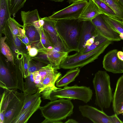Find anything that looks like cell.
<instances>
[{
    "label": "cell",
    "instance_id": "obj_39",
    "mask_svg": "<svg viewBox=\"0 0 123 123\" xmlns=\"http://www.w3.org/2000/svg\"><path fill=\"white\" fill-rule=\"evenodd\" d=\"M19 39L27 47H28V45L26 43L25 38L24 37L21 36H20L18 37Z\"/></svg>",
    "mask_w": 123,
    "mask_h": 123
},
{
    "label": "cell",
    "instance_id": "obj_30",
    "mask_svg": "<svg viewBox=\"0 0 123 123\" xmlns=\"http://www.w3.org/2000/svg\"><path fill=\"white\" fill-rule=\"evenodd\" d=\"M98 5L103 14L118 18L114 11L107 4L100 0H93Z\"/></svg>",
    "mask_w": 123,
    "mask_h": 123
},
{
    "label": "cell",
    "instance_id": "obj_5",
    "mask_svg": "<svg viewBox=\"0 0 123 123\" xmlns=\"http://www.w3.org/2000/svg\"><path fill=\"white\" fill-rule=\"evenodd\" d=\"M112 41L108 40L102 44L94 50L88 52L68 55L62 61L59 68L64 69H73L81 68L93 62L104 51Z\"/></svg>",
    "mask_w": 123,
    "mask_h": 123
},
{
    "label": "cell",
    "instance_id": "obj_13",
    "mask_svg": "<svg viewBox=\"0 0 123 123\" xmlns=\"http://www.w3.org/2000/svg\"><path fill=\"white\" fill-rule=\"evenodd\" d=\"M118 51L117 49L112 50L104 56L103 67L106 71L114 74L123 73V61L118 57Z\"/></svg>",
    "mask_w": 123,
    "mask_h": 123
},
{
    "label": "cell",
    "instance_id": "obj_38",
    "mask_svg": "<svg viewBox=\"0 0 123 123\" xmlns=\"http://www.w3.org/2000/svg\"><path fill=\"white\" fill-rule=\"evenodd\" d=\"M117 55L120 59L123 61V52L122 51H118Z\"/></svg>",
    "mask_w": 123,
    "mask_h": 123
},
{
    "label": "cell",
    "instance_id": "obj_21",
    "mask_svg": "<svg viewBox=\"0 0 123 123\" xmlns=\"http://www.w3.org/2000/svg\"><path fill=\"white\" fill-rule=\"evenodd\" d=\"M33 22L32 24L23 26V28L25 31V35L29 40V45L32 47L36 48L40 40L41 28L36 27L33 24Z\"/></svg>",
    "mask_w": 123,
    "mask_h": 123
},
{
    "label": "cell",
    "instance_id": "obj_32",
    "mask_svg": "<svg viewBox=\"0 0 123 123\" xmlns=\"http://www.w3.org/2000/svg\"><path fill=\"white\" fill-rule=\"evenodd\" d=\"M106 38L100 35L96 36L93 43L90 46L86 48L80 52V53H84L91 51L96 48L104 43L108 41Z\"/></svg>",
    "mask_w": 123,
    "mask_h": 123
},
{
    "label": "cell",
    "instance_id": "obj_47",
    "mask_svg": "<svg viewBox=\"0 0 123 123\" xmlns=\"http://www.w3.org/2000/svg\"><path fill=\"white\" fill-rule=\"evenodd\" d=\"M122 51L123 52V47L122 48Z\"/></svg>",
    "mask_w": 123,
    "mask_h": 123
},
{
    "label": "cell",
    "instance_id": "obj_29",
    "mask_svg": "<svg viewBox=\"0 0 123 123\" xmlns=\"http://www.w3.org/2000/svg\"><path fill=\"white\" fill-rule=\"evenodd\" d=\"M48 63L39 60L33 57H31L29 64L28 76L33 72L38 71L45 66Z\"/></svg>",
    "mask_w": 123,
    "mask_h": 123
},
{
    "label": "cell",
    "instance_id": "obj_12",
    "mask_svg": "<svg viewBox=\"0 0 123 123\" xmlns=\"http://www.w3.org/2000/svg\"><path fill=\"white\" fill-rule=\"evenodd\" d=\"M91 21L100 34L108 40L118 41L122 39L120 35L110 27L101 14L98 15Z\"/></svg>",
    "mask_w": 123,
    "mask_h": 123
},
{
    "label": "cell",
    "instance_id": "obj_11",
    "mask_svg": "<svg viewBox=\"0 0 123 123\" xmlns=\"http://www.w3.org/2000/svg\"><path fill=\"white\" fill-rule=\"evenodd\" d=\"M79 111L84 117L94 123H112L111 116L107 115L103 111L100 110L87 105H80Z\"/></svg>",
    "mask_w": 123,
    "mask_h": 123
},
{
    "label": "cell",
    "instance_id": "obj_24",
    "mask_svg": "<svg viewBox=\"0 0 123 123\" xmlns=\"http://www.w3.org/2000/svg\"><path fill=\"white\" fill-rule=\"evenodd\" d=\"M101 15L110 27L120 35L123 36V23L122 20L104 14Z\"/></svg>",
    "mask_w": 123,
    "mask_h": 123
},
{
    "label": "cell",
    "instance_id": "obj_6",
    "mask_svg": "<svg viewBox=\"0 0 123 123\" xmlns=\"http://www.w3.org/2000/svg\"><path fill=\"white\" fill-rule=\"evenodd\" d=\"M92 90L90 87L75 85L64 87L63 88L52 92L50 95V100L60 98L77 99L87 103L92 100Z\"/></svg>",
    "mask_w": 123,
    "mask_h": 123
},
{
    "label": "cell",
    "instance_id": "obj_27",
    "mask_svg": "<svg viewBox=\"0 0 123 123\" xmlns=\"http://www.w3.org/2000/svg\"><path fill=\"white\" fill-rule=\"evenodd\" d=\"M6 37H0V47L1 53L6 58L7 60L15 65L14 56L9 47L5 42Z\"/></svg>",
    "mask_w": 123,
    "mask_h": 123
},
{
    "label": "cell",
    "instance_id": "obj_9",
    "mask_svg": "<svg viewBox=\"0 0 123 123\" xmlns=\"http://www.w3.org/2000/svg\"><path fill=\"white\" fill-rule=\"evenodd\" d=\"M100 35L91 21H82L77 52H80L93 42L95 37Z\"/></svg>",
    "mask_w": 123,
    "mask_h": 123
},
{
    "label": "cell",
    "instance_id": "obj_45",
    "mask_svg": "<svg viewBox=\"0 0 123 123\" xmlns=\"http://www.w3.org/2000/svg\"><path fill=\"white\" fill-rule=\"evenodd\" d=\"M31 48V45H29L28 46V51Z\"/></svg>",
    "mask_w": 123,
    "mask_h": 123
},
{
    "label": "cell",
    "instance_id": "obj_48",
    "mask_svg": "<svg viewBox=\"0 0 123 123\" xmlns=\"http://www.w3.org/2000/svg\"><path fill=\"white\" fill-rule=\"evenodd\" d=\"M122 21V22H123V20Z\"/></svg>",
    "mask_w": 123,
    "mask_h": 123
},
{
    "label": "cell",
    "instance_id": "obj_7",
    "mask_svg": "<svg viewBox=\"0 0 123 123\" xmlns=\"http://www.w3.org/2000/svg\"><path fill=\"white\" fill-rule=\"evenodd\" d=\"M87 0L72 3L65 8L56 12L49 17L56 20L78 19L83 9L87 4Z\"/></svg>",
    "mask_w": 123,
    "mask_h": 123
},
{
    "label": "cell",
    "instance_id": "obj_35",
    "mask_svg": "<svg viewBox=\"0 0 123 123\" xmlns=\"http://www.w3.org/2000/svg\"><path fill=\"white\" fill-rule=\"evenodd\" d=\"M7 25L10 30L13 34L18 37L20 36L19 28L20 27L23 28V26L20 24L14 18L11 17L8 21Z\"/></svg>",
    "mask_w": 123,
    "mask_h": 123
},
{
    "label": "cell",
    "instance_id": "obj_28",
    "mask_svg": "<svg viewBox=\"0 0 123 123\" xmlns=\"http://www.w3.org/2000/svg\"><path fill=\"white\" fill-rule=\"evenodd\" d=\"M110 6L115 12L117 18L123 20V7L117 0H100Z\"/></svg>",
    "mask_w": 123,
    "mask_h": 123
},
{
    "label": "cell",
    "instance_id": "obj_18",
    "mask_svg": "<svg viewBox=\"0 0 123 123\" xmlns=\"http://www.w3.org/2000/svg\"><path fill=\"white\" fill-rule=\"evenodd\" d=\"M17 89H5L0 95V123H4V115L11 101L15 96Z\"/></svg>",
    "mask_w": 123,
    "mask_h": 123
},
{
    "label": "cell",
    "instance_id": "obj_36",
    "mask_svg": "<svg viewBox=\"0 0 123 123\" xmlns=\"http://www.w3.org/2000/svg\"><path fill=\"white\" fill-rule=\"evenodd\" d=\"M38 53V50L36 48L33 47L28 51V54L30 57H32L37 55Z\"/></svg>",
    "mask_w": 123,
    "mask_h": 123
},
{
    "label": "cell",
    "instance_id": "obj_34",
    "mask_svg": "<svg viewBox=\"0 0 123 123\" xmlns=\"http://www.w3.org/2000/svg\"><path fill=\"white\" fill-rule=\"evenodd\" d=\"M41 96V95L40 93L37 92L34 94L32 95L25 96V100L23 106L18 115L21 114L25 110L32 105Z\"/></svg>",
    "mask_w": 123,
    "mask_h": 123
},
{
    "label": "cell",
    "instance_id": "obj_4",
    "mask_svg": "<svg viewBox=\"0 0 123 123\" xmlns=\"http://www.w3.org/2000/svg\"><path fill=\"white\" fill-rule=\"evenodd\" d=\"M92 82L95 94V104L102 111L109 108L113 99L109 75L105 71H98L95 74Z\"/></svg>",
    "mask_w": 123,
    "mask_h": 123
},
{
    "label": "cell",
    "instance_id": "obj_25",
    "mask_svg": "<svg viewBox=\"0 0 123 123\" xmlns=\"http://www.w3.org/2000/svg\"><path fill=\"white\" fill-rule=\"evenodd\" d=\"M25 79L23 91L25 96L32 95L37 92V89L34 82L33 73Z\"/></svg>",
    "mask_w": 123,
    "mask_h": 123
},
{
    "label": "cell",
    "instance_id": "obj_3",
    "mask_svg": "<svg viewBox=\"0 0 123 123\" xmlns=\"http://www.w3.org/2000/svg\"><path fill=\"white\" fill-rule=\"evenodd\" d=\"M82 21L78 19L61 20L57 21V31L69 53L73 51H77Z\"/></svg>",
    "mask_w": 123,
    "mask_h": 123
},
{
    "label": "cell",
    "instance_id": "obj_43",
    "mask_svg": "<svg viewBox=\"0 0 123 123\" xmlns=\"http://www.w3.org/2000/svg\"><path fill=\"white\" fill-rule=\"evenodd\" d=\"M119 3L123 7V0H117Z\"/></svg>",
    "mask_w": 123,
    "mask_h": 123
},
{
    "label": "cell",
    "instance_id": "obj_14",
    "mask_svg": "<svg viewBox=\"0 0 123 123\" xmlns=\"http://www.w3.org/2000/svg\"><path fill=\"white\" fill-rule=\"evenodd\" d=\"M4 34L6 37V42L11 50L14 57L17 58V55L20 53L28 54V47L19 39L18 36L12 34L7 24Z\"/></svg>",
    "mask_w": 123,
    "mask_h": 123
},
{
    "label": "cell",
    "instance_id": "obj_15",
    "mask_svg": "<svg viewBox=\"0 0 123 123\" xmlns=\"http://www.w3.org/2000/svg\"><path fill=\"white\" fill-rule=\"evenodd\" d=\"M0 86L4 89H18L10 69L6 67L1 58L0 63Z\"/></svg>",
    "mask_w": 123,
    "mask_h": 123
},
{
    "label": "cell",
    "instance_id": "obj_46",
    "mask_svg": "<svg viewBox=\"0 0 123 123\" xmlns=\"http://www.w3.org/2000/svg\"><path fill=\"white\" fill-rule=\"evenodd\" d=\"M121 39L123 40V36L120 35Z\"/></svg>",
    "mask_w": 123,
    "mask_h": 123
},
{
    "label": "cell",
    "instance_id": "obj_17",
    "mask_svg": "<svg viewBox=\"0 0 123 123\" xmlns=\"http://www.w3.org/2000/svg\"><path fill=\"white\" fill-rule=\"evenodd\" d=\"M38 52L45 54L47 55L48 61L50 64L60 69V64L63 59L68 55V52L59 51L53 52L51 49L47 48L38 50Z\"/></svg>",
    "mask_w": 123,
    "mask_h": 123
},
{
    "label": "cell",
    "instance_id": "obj_22",
    "mask_svg": "<svg viewBox=\"0 0 123 123\" xmlns=\"http://www.w3.org/2000/svg\"><path fill=\"white\" fill-rule=\"evenodd\" d=\"M112 102L113 110L115 113L123 104V75L119 77L117 82Z\"/></svg>",
    "mask_w": 123,
    "mask_h": 123
},
{
    "label": "cell",
    "instance_id": "obj_26",
    "mask_svg": "<svg viewBox=\"0 0 123 123\" xmlns=\"http://www.w3.org/2000/svg\"><path fill=\"white\" fill-rule=\"evenodd\" d=\"M31 58L28 54H23L22 58L18 60V63L16 65L20 70L24 79L28 76L29 64Z\"/></svg>",
    "mask_w": 123,
    "mask_h": 123
},
{
    "label": "cell",
    "instance_id": "obj_16",
    "mask_svg": "<svg viewBox=\"0 0 123 123\" xmlns=\"http://www.w3.org/2000/svg\"><path fill=\"white\" fill-rule=\"evenodd\" d=\"M103 14L93 0H89L83 9L78 19L81 21H91L97 16Z\"/></svg>",
    "mask_w": 123,
    "mask_h": 123
},
{
    "label": "cell",
    "instance_id": "obj_31",
    "mask_svg": "<svg viewBox=\"0 0 123 123\" xmlns=\"http://www.w3.org/2000/svg\"><path fill=\"white\" fill-rule=\"evenodd\" d=\"M27 0H9V5L11 15L13 17L18 11L23 7Z\"/></svg>",
    "mask_w": 123,
    "mask_h": 123
},
{
    "label": "cell",
    "instance_id": "obj_23",
    "mask_svg": "<svg viewBox=\"0 0 123 123\" xmlns=\"http://www.w3.org/2000/svg\"><path fill=\"white\" fill-rule=\"evenodd\" d=\"M80 71L79 67L70 69L56 81V86L60 88L67 86L69 83L75 80V78L79 75Z\"/></svg>",
    "mask_w": 123,
    "mask_h": 123
},
{
    "label": "cell",
    "instance_id": "obj_37",
    "mask_svg": "<svg viewBox=\"0 0 123 123\" xmlns=\"http://www.w3.org/2000/svg\"><path fill=\"white\" fill-rule=\"evenodd\" d=\"M111 117L112 123H123V122L119 118L117 114H114L111 116Z\"/></svg>",
    "mask_w": 123,
    "mask_h": 123
},
{
    "label": "cell",
    "instance_id": "obj_44",
    "mask_svg": "<svg viewBox=\"0 0 123 123\" xmlns=\"http://www.w3.org/2000/svg\"><path fill=\"white\" fill-rule=\"evenodd\" d=\"M52 1H54L55 2H62L64 0H49Z\"/></svg>",
    "mask_w": 123,
    "mask_h": 123
},
{
    "label": "cell",
    "instance_id": "obj_20",
    "mask_svg": "<svg viewBox=\"0 0 123 123\" xmlns=\"http://www.w3.org/2000/svg\"><path fill=\"white\" fill-rule=\"evenodd\" d=\"M42 101L41 97L17 117L12 123H26L32 115L40 107Z\"/></svg>",
    "mask_w": 123,
    "mask_h": 123
},
{
    "label": "cell",
    "instance_id": "obj_42",
    "mask_svg": "<svg viewBox=\"0 0 123 123\" xmlns=\"http://www.w3.org/2000/svg\"><path fill=\"white\" fill-rule=\"evenodd\" d=\"M24 37L26 43H27L28 45H29V40L27 37L25 35Z\"/></svg>",
    "mask_w": 123,
    "mask_h": 123
},
{
    "label": "cell",
    "instance_id": "obj_33",
    "mask_svg": "<svg viewBox=\"0 0 123 123\" xmlns=\"http://www.w3.org/2000/svg\"><path fill=\"white\" fill-rule=\"evenodd\" d=\"M40 36V41L36 48L38 50L47 48L50 46L53 47V45L45 32L43 27L41 29Z\"/></svg>",
    "mask_w": 123,
    "mask_h": 123
},
{
    "label": "cell",
    "instance_id": "obj_41",
    "mask_svg": "<svg viewBox=\"0 0 123 123\" xmlns=\"http://www.w3.org/2000/svg\"><path fill=\"white\" fill-rule=\"evenodd\" d=\"M89 0H68V2L69 3V4H71L72 3H74L75 2H76L81 1H83V0H87L89 1Z\"/></svg>",
    "mask_w": 123,
    "mask_h": 123
},
{
    "label": "cell",
    "instance_id": "obj_1",
    "mask_svg": "<svg viewBox=\"0 0 123 123\" xmlns=\"http://www.w3.org/2000/svg\"><path fill=\"white\" fill-rule=\"evenodd\" d=\"M57 70L56 68L49 64L33 73L37 92L40 93L44 99L50 100L51 92L61 88L55 85L56 81L62 76Z\"/></svg>",
    "mask_w": 123,
    "mask_h": 123
},
{
    "label": "cell",
    "instance_id": "obj_19",
    "mask_svg": "<svg viewBox=\"0 0 123 123\" xmlns=\"http://www.w3.org/2000/svg\"><path fill=\"white\" fill-rule=\"evenodd\" d=\"M9 0H0V37L4 34L8 21L11 17Z\"/></svg>",
    "mask_w": 123,
    "mask_h": 123
},
{
    "label": "cell",
    "instance_id": "obj_10",
    "mask_svg": "<svg viewBox=\"0 0 123 123\" xmlns=\"http://www.w3.org/2000/svg\"><path fill=\"white\" fill-rule=\"evenodd\" d=\"M25 96L17 91L9 103L4 115V123H12L18 115L24 105Z\"/></svg>",
    "mask_w": 123,
    "mask_h": 123
},
{
    "label": "cell",
    "instance_id": "obj_8",
    "mask_svg": "<svg viewBox=\"0 0 123 123\" xmlns=\"http://www.w3.org/2000/svg\"><path fill=\"white\" fill-rule=\"evenodd\" d=\"M42 18L44 22L43 28L53 47L57 48L61 51L69 53L66 45L57 31L56 27L57 21L49 17H45Z\"/></svg>",
    "mask_w": 123,
    "mask_h": 123
},
{
    "label": "cell",
    "instance_id": "obj_2",
    "mask_svg": "<svg viewBox=\"0 0 123 123\" xmlns=\"http://www.w3.org/2000/svg\"><path fill=\"white\" fill-rule=\"evenodd\" d=\"M48 102L39 109L45 119L42 123H61L73 113L71 99L60 98Z\"/></svg>",
    "mask_w": 123,
    "mask_h": 123
},
{
    "label": "cell",
    "instance_id": "obj_40",
    "mask_svg": "<svg viewBox=\"0 0 123 123\" xmlns=\"http://www.w3.org/2000/svg\"><path fill=\"white\" fill-rule=\"evenodd\" d=\"M65 123H77L78 122L74 119H69Z\"/></svg>",
    "mask_w": 123,
    "mask_h": 123
}]
</instances>
